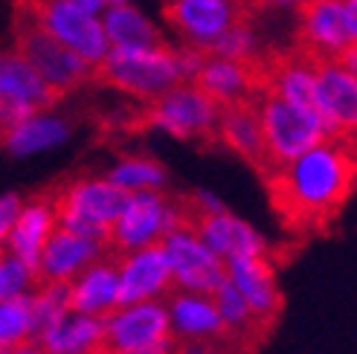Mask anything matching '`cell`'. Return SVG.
Segmentation results:
<instances>
[{
	"mask_svg": "<svg viewBox=\"0 0 357 354\" xmlns=\"http://www.w3.org/2000/svg\"><path fill=\"white\" fill-rule=\"evenodd\" d=\"M236 3L250 15V17H259L261 12H271V9H288V6H299V0H236Z\"/></svg>",
	"mask_w": 357,
	"mask_h": 354,
	"instance_id": "27",
	"label": "cell"
},
{
	"mask_svg": "<svg viewBox=\"0 0 357 354\" xmlns=\"http://www.w3.org/2000/svg\"><path fill=\"white\" fill-rule=\"evenodd\" d=\"M102 3H108V6H116V3H128V0H102Z\"/></svg>",
	"mask_w": 357,
	"mask_h": 354,
	"instance_id": "30",
	"label": "cell"
},
{
	"mask_svg": "<svg viewBox=\"0 0 357 354\" xmlns=\"http://www.w3.org/2000/svg\"><path fill=\"white\" fill-rule=\"evenodd\" d=\"M17 209H21V194L0 198V250H6V238H9V229L17 218Z\"/></svg>",
	"mask_w": 357,
	"mask_h": 354,
	"instance_id": "26",
	"label": "cell"
},
{
	"mask_svg": "<svg viewBox=\"0 0 357 354\" xmlns=\"http://www.w3.org/2000/svg\"><path fill=\"white\" fill-rule=\"evenodd\" d=\"M276 250L261 256H241L227 261V279L233 282V288L241 293L250 314L267 328L279 325L282 311H284V296L276 282Z\"/></svg>",
	"mask_w": 357,
	"mask_h": 354,
	"instance_id": "13",
	"label": "cell"
},
{
	"mask_svg": "<svg viewBox=\"0 0 357 354\" xmlns=\"http://www.w3.org/2000/svg\"><path fill=\"white\" fill-rule=\"evenodd\" d=\"M201 67V52L189 47H139L116 49L111 47L91 73V84L111 87L131 99L151 102L160 93L172 91L174 84L189 82Z\"/></svg>",
	"mask_w": 357,
	"mask_h": 354,
	"instance_id": "2",
	"label": "cell"
},
{
	"mask_svg": "<svg viewBox=\"0 0 357 354\" xmlns=\"http://www.w3.org/2000/svg\"><path fill=\"white\" fill-rule=\"evenodd\" d=\"M108 180L125 192H160L169 180L166 166L151 154H122Z\"/></svg>",
	"mask_w": 357,
	"mask_h": 354,
	"instance_id": "24",
	"label": "cell"
},
{
	"mask_svg": "<svg viewBox=\"0 0 357 354\" xmlns=\"http://www.w3.org/2000/svg\"><path fill=\"white\" fill-rule=\"evenodd\" d=\"M70 3H76L79 9H84V12H91V15H96L105 3H102V0H70Z\"/></svg>",
	"mask_w": 357,
	"mask_h": 354,
	"instance_id": "28",
	"label": "cell"
},
{
	"mask_svg": "<svg viewBox=\"0 0 357 354\" xmlns=\"http://www.w3.org/2000/svg\"><path fill=\"white\" fill-rule=\"evenodd\" d=\"M12 6L26 12L44 32H50L67 49H73L91 67L108 56L111 47L96 15L79 9L70 0H12Z\"/></svg>",
	"mask_w": 357,
	"mask_h": 354,
	"instance_id": "8",
	"label": "cell"
},
{
	"mask_svg": "<svg viewBox=\"0 0 357 354\" xmlns=\"http://www.w3.org/2000/svg\"><path fill=\"white\" fill-rule=\"evenodd\" d=\"M354 139L328 137L296 160L261 177L273 215L296 241L331 236L354 194Z\"/></svg>",
	"mask_w": 357,
	"mask_h": 354,
	"instance_id": "1",
	"label": "cell"
},
{
	"mask_svg": "<svg viewBox=\"0 0 357 354\" xmlns=\"http://www.w3.org/2000/svg\"><path fill=\"white\" fill-rule=\"evenodd\" d=\"M174 346L163 299L125 305L105 316L102 354H174Z\"/></svg>",
	"mask_w": 357,
	"mask_h": 354,
	"instance_id": "7",
	"label": "cell"
},
{
	"mask_svg": "<svg viewBox=\"0 0 357 354\" xmlns=\"http://www.w3.org/2000/svg\"><path fill=\"white\" fill-rule=\"evenodd\" d=\"M52 229H56V209H52V183H50L38 194H29L26 201H21L17 218L6 238V250L29 270L32 288H35V276H38L41 250Z\"/></svg>",
	"mask_w": 357,
	"mask_h": 354,
	"instance_id": "16",
	"label": "cell"
},
{
	"mask_svg": "<svg viewBox=\"0 0 357 354\" xmlns=\"http://www.w3.org/2000/svg\"><path fill=\"white\" fill-rule=\"evenodd\" d=\"M259 125H261L271 171L288 166L299 154H305L308 148L328 139L326 125L317 116V111L299 108V105L282 96H273V93H264L259 99Z\"/></svg>",
	"mask_w": 357,
	"mask_h": 354,
	"instance_id": "6",
	"label": "cell"
},
{
	"mask_svg": "<svg viewBox=\"0 0 357 354\" xmlns=\"http://www.w3.org/2000/svg\"><path fill=\"white\" fill-rule=\"evenodd\" d=\"M102 334H105V316L67 314L35 346L44 354H102Z\"/></svg>",
	"mask_w": 357,
	"mask_h": 354,
	"instance_id": "21",
	"label": "cell"
},
{
	"mask_svg": "<svg viewBox=\"0 0 357 354\" xmlns=\"http://www.w3.org/2000/svg\"><path fill=\"white\" fill-rule=\"evenodd\" d=\"M9 354H44V351L35 346V343H21V346H15Z\"/></svg>",
	"mask_w": 357,
	"mask_h": 354,
	"instance_id": "29",
	"label": "cell"
},
{
	"mask_svg": "<svg viewBox=\"0 0 357 354\" xmlns=\"http://www.w3.org/2000/svg\"><path fill=\"white\" fill-rule=\"evenodd\" d=\"M163 250L169 259V270L174 291L198 293V296H212L224 282H227V264L192 236L189 229L174 226L163 236Z\"/></svg>",
	"mask_w": 357,
	"mask_h": 354,
	"instance_id": "11",
	"label": "cell"
},
{
	"mask_svg": "<svg viewBox=\"0 0 357 354\" xmlns=\"http://www.w3.org/2000/svg\"><path fill=\"white\" fill-rule=\"evenodd\" d=\"M128 198L131 192L114 186L108 177L64 174L59 180H52L56 226L73 229V233L84 238H93L105 250H108L111 241V226L125 209V203H128Z\"/></svg>",
	"mask_w": 357,
	"mask_h": 354,
	"instance_id": "3",
	"label": "cell"
},
{
	"mask_svg": "<svg viewBox=\"0 0 357 354\" xmlns=\"http://www.w3.org/2000/svg\"><path fill=\"white\" fill-rule=\"evenodd\" d=\"M61 99L15 49L0 52V134L38 114H50Z\"/></svg>",
	"mask_w": 357,
	"mask_h": 354,
	"instance_id": "9",
	"label": "cell"
},
{
	"mask_svg": "<svg viewBox=\"0 0 357 354\" xmlns=\"http://www.w3.org/2000/svg\"><path fill=\"white\" fill-rule=\"evenodd\" d=\"M29 337V293L12 296L0 302V354H9L15 346Z\"/></svg>",
	"mask_w": 357,
	"mask_h": 354,
	"instance_id": "25",
	"label": "cell"
},
{
	"mask_svg": "<svg viewBox=\"0 0 357 354\" xmlns=\"http://www.w3.org/2000/svg\"><path fill=\"white\" fill-rule=\"evenodd\" d=\"M119 256H102L76 279L67 282V311L84 316H108L116 311Z\"/></svg>",
	"mask_w": 357,
	"mask_h": 354,
	"instance_id": "19",
	"label": "cell"
},
{
	"mask_svg": "<svg viewBox=\"0 0 357 354\" xmlns=\"http://www.w3.org/2000/svg\"><path fill=\"white\" fill-rule=\"evenodd\" d=\"M174 224L177 218H174L172 194H166L163 189L134 192L111 226L108 250L111 256H125V253L139 250V247L160 244L169 229H174Z\"/></svg>",
	"mask_w": 357,
	"mask_h": 354,
	"instance_id": "10",
	"label": "cell"
},
{
	"mask_svg": "<svg viewBox=\"0 0 357 354\" xmlns=\"http://www.w3.org/2000/svg\"><path fill=\"white\" fill-rule=\"evenodd\" d=\"M99 24L105 29L108 47H116V49H139V47L166 44L163 35L157 32V26L142 12H137L131 3L108 6V12H105V17Z\"/></svg>",
	"mask_w": 357,
	"mask_h": 354,
	"instance_id": "22",
	"label": "cell"
},
{
	"mask_svg": "<svg viewBox=\"0 0 357 354\" xmlns=\"http://www.w3.org/2000/svg\"><path fill=\"white\" fill-rule=\"evenodd\" d=\"M163 21L183 38V47L201 49L212 38L250 17L236 0H163Z\"/></svg>",
	"mask_w": 357,
	"mask_h": 354,
	"instance_id": "14",
	"label": "cell"
},
{
	"mask_svg": "<svg viewBox=\"0 0 357 354\" xmlns=\"http://www.w3.org/2000/svg\"><path fill=\"white\" fill-rule=\"evenodd\" d=\"M166 311H169V323H172V331H174V340H181V343L227 340L224 323H221V316H218V311H215V305H212L209 296L172 291V293H166Z\"/></svg>",
	"mask_w": 357,
	"mask_h": 354,
	"instance_id": "20",
	"label": "cell"
},
{
	"mask_svg": "<svg viewBox=\"0 0 357 354\" xmlns=\"http://www.w3.org/2000/svg\"><path fill=\"white\" fill-rule=\"evenodd\" d=\"M294 49L314 64L340 61L354 67L357 56V0H299Z\"/></svg>",
	"mask_w": 357,
	"mask_h": 354,
	"instance_id": "4",
	"label": "cell"
},
{
	"mask_svg": "<svg viewBox=\"0 0 357 354\" xmlns=\"http://www.w3.org/2000/svg\"><path fill=\"white\" fill-rule=\"evenodd\" d=\"M102 256H111L102 244L93 238H84L73 229L56 226L50 233L41 259H38V276H35V288L47 285V282H70L76 279L84 268H91Z\"/></svg>",
	"mask_w": 357,
	"mask_h": 354,
	"instance_id": "17",
	"label": "cell"
},
{
	"mask_svg": "<svg viewBox=\"0 0 357 354\" xmlns=\"http://www.w3.org/2000/svg\"><path fill=\"white\" fill-rule=\"evenodd\" d=\"M70 134V125L64 119H56L50 114H38L21 125H15L9 131L0 134V148H6L9 154H32L61 143V139Z\"/></svg>",
	"mask_w": 357,
	"mask_h": 354,
	"instance_id": "23",
	"label": "cell"
},
{
	"mask_svg": "<svg viewBox=\"0 0 357 354\" xmlns=\"http://www.w3.org/2000/svg\"><path fill=\"white\" fill-rule=\"evenodd\" d=\"M12 49L21 56L35 73H38L52 91L61 96L79 91V87L91 84L93 67L82 61L73 49L59 44L50 32H44L32 17L21 9L12 12Z\"/></svg>",
	"mask_w": 357,
	"mask_h": 354,
	"instance_id": "5",
	"label": "cell"
},
{
	"mask_svg": "<svg viewBox=\"0 0 357 354\" xmlns=\"http://www.w3.org/2000/svg\"><path fill=\"white\" fill-rule=\"evenodd\" d=\"M218 146L229 148L241 163H247L259 174V180L271 171L259 125V102H236L218 111Z\"/></svg>",
	"mask_w": 357,
	"mask_h": 354,
	"instance_id": "18",
	"label": "cell"
},
{
	"mask_svg": "<svg viewBox=\"0 0 357 354\" xmlns=\"http://www.w3.org/2000/svg\"><path fill=\"white\" fill-rule=\"evenodd\" d=\"M314 111L328 137L354 139L357 131V76L354 67L323 61L314 67Z\"/></svg>",
	"mask_w": 357,
	"mask_h": 354,
	"instance_id": "12",
	"label": "cell"
},
{
	"mask_svg": "<svg viewBox=\"0 0 357 354\" xmlns=\"http://www.w3.org/2000/svg\"><path fill=\"white\" fill-rule=\"evenodd\" d=\"M174 291L169 259L163 244L139 247L134 253L119 256V285H116V308L166 299Z\"/></svg>",
	"mask_w": 357,
	"mask_h": 354,
	"instance_id": "15",
	"label": "cell"
}]
</instances>
